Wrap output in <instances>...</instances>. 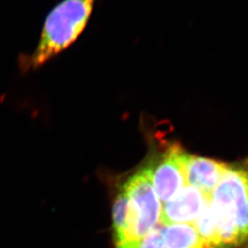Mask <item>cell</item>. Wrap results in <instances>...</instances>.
I'll list each match as a JSON object with an SVG mask.
<instances>
[{
  "mask_svg": "<svg viewBox=\"0 0 248 248\" xmlns=\"http://www.w3.org/2000/svg\"><path fill=\"white\" fill-rule=\"evenodd\" d=\"M222 248H233L248 239V170L227 167L210 200Z\"/></svg>",
  "mask_w": 248,
  "mask_h": 248,
  "instance_id": "cell-2",
  "label": "cell"
},
{
  "mask_svg": "<svg viewBox=\"0 0 248 248\" xmlns=\"http://www.w3.org/2000/svg\"><path fill=\"white\" fill-rule=\"evenodd\" d=\"M210 197L195 187L186 185L162 207L160 222L163 225L196 222Z\"/></svg>",
  "mask_w": 248,
  "mask_h": 248,
  "instance_id": "cell-5",
  "label": "cell"
},
{
  "mask_svg": "<svg viewBox=\"0 0 248 248\" xmlns=\"http://www.w3.org/2000/svg\"><path fill=\"white\" fill-rule=\"evenodd\" d=\"M178 144L169 147L156 166L151 167L152 185L161 203H165L186 185L184 173V155Z\"/></svg>",
  "mask_w": 248,
  "mask_h": 248,
  "instance_id": "cell-4",
  "label": "cell"
},
{
  "mask_svg": "<svg viewBox=\"0 0 248 248\" xmlns=\"http://www.w3.org/2000/svg\"><path fill=\"white\" fill-rule=\"evenodd\" d=\"M160 231L168 248H209L192 224H162Z\"/></svg>",
  "mask_w": 248,
  "mask_h": 248,
  "instance_id": "cell-7",
  "label": "cell"
},
{
  "mask_svg": "<svg viewBox=\"0 0 248 248\" xmlns=\"http://www.w3.org/2000/svg\"><path fill=\"white\" fill-rule=\"evenodd\" d=\"M116 248H168L165 245L159 226H156L154 230L143 237L142 239L131 241L120 246H116Z\"/></svg>",
  "mask_w": 248,
  "mask_h": 248,
  "instance_id": "cell-9",
  "label": "cell"
},
{
  "mask_svg": "<svg viewBox=\"0 0 248 248\" xmlns=\"http://www.w3.org/2000/svg\"><path fill=\"white\" fill-rule=\"evenodd\" d=\"M227 165L187 153L184 155V173L186 185L193 186L210 197L227 169Z\"/></svg>",
  "mask_w": 248,
  "mask_h": 248,
  "instance_id": "cell-6",
  "label": "cell"
},
{
  "mask_svg": "<svg viewBox=\"0 0 248 248\" xmlns=\"http://www.w3.org/2000/svg\"><path fill=\"white\" fill-rule=\"evenodd\" d=\"M210 200L211 199H209L205 204L202 212L193 223V226L208 248H222V243L213 220Z\"/></svg>",
  "mask_w": 248,
  "mask_h": 248,
  "instance_id": "cell-8",
  "label": "cell"
},
{
  "mask_svg": "<svg viewBox=\"0 0 248 248\" xmlns=\"http://www.w3.org/2000/svg\"><path fill=\"white\" fill-rule=\"evenodd\" d=\"M122 188L127 198L125 243L142 239L158 226L162 212V205L152 185L148 166L129 177Z\"/></svg>",
  "mask_w": 248,
  "mask_h": 248,
  "instance_id": "cell-3",
  "label": "cell"
},
{
  "mask_svg": "<svg viewBox=\"0 0 248 248\" xmlns=\"http://www.w3.org/2000/svg\"><path fill=\"white\" fill-rule=\"evenodd\" d=\"M96 1L62 0L54 6L45 18L35 49L19 56V70H37L69 48L88 26Z\"/></svg>",
  "mask_w": 248,
  "mask_h": 248,
  "instance_id": "cell-1",
  "label": "cell"
}]
</instances>
